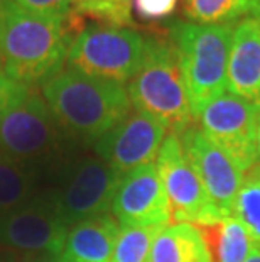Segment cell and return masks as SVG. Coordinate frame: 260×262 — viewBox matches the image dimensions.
I'll use <instances>...</instances> for the list:
<instances>
[{
	"label": "cell",
	"mask_w": 260,
	"mask_h": 262,
	"mask_svg": "<svg viewBox=\"0 0 260 262\" xmlns=\"http://www.w3.org/2000/svg\"><path fill=\"white\" fill-rule=\"evenodd\" d=\"M81 29L78 17L59 20L0 0V61L10 80L27 86L44 85L64 68L69 44Z\"/></svg>",
	"instance_id": "obj_1"
},
{
	"label": "cell",
	"mask_w": 260,
	"mask_h": 262,
	"mask_svg": "<svg viewBox=\"0 0 260 262\" xmlns=\"http://www.w3.org/2000/svg\"><path fill=\"white\" fill-rule=\"evenodd\" d=\"M42 97L61 130L91 146L132 112L122 83L88 76L73 68H63L44 83Z\"/></svg>",
	"instance_id": "obj_2"
},
{
	"label": "cell",
	"mask_w": 260,
	"mask_h": 262,
	"mask_svg": "<svg viewBox=\"0 0 260 262\" xmlns=\"http://www.w3.org/2000/svg\"><path fill=\"white\" fill-rule=\"evenodd\" d=\"M66 137L37 86L19 83L0 114V152L41 178L54 176L68 161Z\"/></svg>",
	"instance_id": "obj_3"
},
{
	"label": "cell",
	"mask_w": 260,
	"mask_h": 262,
	"mask_svg": "<svg viewBox=\"0 0 260 262\" xmlns=\"http://www.w3.org/2000/svg\"><path fill=\"white\" fill-rule=\"evenodd\" d=\"M132 107L162 120L169 132L182 134L195 124L178 53L169 37L147 36L142 68L127 85Z\"/></svg>",
	"instance_id": "obj_4"
},
{
	"label": "cell",
	"mask_w": 260,
	"mask_h": 262,
	"mask_svg": "<svg viewBox=\"0 0 260 262\" xmlns=\"http://www.w3.org/2000/svg\"><path fill=\"white\" fill-rule=\"evenodd\" d=\"M168 37L178 53L193 117L209 100L226 90V68L233 26H208L173 20Z\"/></svg>",
	"instance_id": "obj_5"
},
{
	"label": "cell",
	"mask_w": 260,
	"mask_h": 262,
	"mask_svg": "<svg viewBox=\"0 0 260 262\" xmlns=\"http://www.w3.org/2000/svg\"><path fill=\"white\" fill-rule=\"evenodd\" d=\"M147 37L132 27L90 24L76 32L66 64L88 76L124 85L142 68Z\"/></svg>",
	"instance_id": "obj_6"
},
{
	"label": "cell",
	"mask_w": 260,
	"mask_h": 262,
	"mask_svg": "<svg viewBox=\"0 0 260 262\" xmlns=\"http://www.w3.org/2000/svg\"><path fill=\"white\" fill-rule=\"evenodd\" d=\"M120 178V172L98 156H80L56 171L53 176L56 186L48 193L66 225L71 227L91 216L107 215Z\"/></svg>",
	"instance_id": "obj_7"
},
{
	"label": "cell",
	"mask_w": 260,
	"mask_h": 262,
	"mask_svg": "<svg viewBox=\"0 0 260 262\" xmlns=\"http://www.w3.org/2000/svg\"><path fill=\"white\" fill-rule=\"evenodd\" d=\"M156 166L176 224L208 227L223 219L193 169L178 134L168 132L159 149Z\"/></svg>",
	"instance_id": "obj_8"
},
{
	"label": "cell",
	"mask_w": 260,
	"mask_h": 262,
	"mask_svg": "<svg viewBox=\"0 0 260 262\" xmlns=\"http://www.w3.org/2000/svg\"><path fill=\"white\" fill-rule=\"evenodd\" d=\"M258 117V103L225 92L204 103L195 114V122L247 171L257 163Z\"/></svg>",
	"instance_id": "obj_9"
},
{
	"label": "cell",
	"mask_w": 260,
	"mask_h": 262,
	"mask_svg": "<svg viewBox=\"0 0 260 262\" xmlns=\"http://www.w3.org/2000/svg\"><path fill=\"white\" fill-rule=\"evenodd\" d=\"M69 227L48 191L0 216V247L14 252H41L61 257Z\"/></svg>",
	"instance_id": "obj_10"
},
{
	"label": "cell",
	"mask_w": 260,
	"mask_h": 262,
	"mask_svg": "<svg viewBox=\"0 0 260 262\" xmlns=\"http://www.w3.org/2000/svg\"><path fill=\"white\" fill-rule=\"evenodd\" d=\"M179 137L182 149L215 208L220 211L221 216L233 215L237 194L245 171L196 124L187 127L184 132L179 134Z\"/></svg>",
	"instance_id": "obj_11"
},
{
	"label": "cell",
	"mask_w": 260,
	"mask_h": 262,
	"mask_svg": "<svg viewBox=\"0 0 260 262\" xmlns=\"http://www.w3.org/2000/svg\"><path fill=\"white\" fill-rule=\"evenodd\" d=\"M168 125L156 117L134 110L93 144L95 156L125 174L139 166L154 163L168 136Z\"/></svg>",
	"instance_id": "obj_12"
},
{
	"label": "cell",
	"mask_w": 260,
	"mask_h": 262,
	"mask_svg": "<svg viewBox=\"0 0 260 262\" xmlns=\"http://www.w3.org/2000/svg\"><path fill=\"white\" fill-rule=\"evenodd\" d=\"M112 213L120 227L168 228L173 220L156 163L122 174L113 194Z\"/></svg>",
	"instance_id": "obj_13"
},
{
	"label": "cell",
	"mask_w": 260,
	"mask_h": 262,
	"mask_svg": "<svg viewBox=\"0 0 260 262\" xmlns=\"http://www.w3.org/2000/svg\"><path fill=\"white\" fill-rule=\"evenodd\" d=\"M226 90L260 105V20L243 19L233 26Z\"/></svg>",
	"instance_id": "obj_14"
},
{
	"label": "cell",
	"mask_w": 260,
	"mask_h": 262,
	"mask_svg": "<svg viewBox=\"0 0 260 262\" xmlns=\"http://www.w3.org/2000/svg\"><path fill=\"white\" fill-rule=\"evenodd\" d=\"M120 225L112 215H98L71 225L61 262H110Z\"/></svg>",
	"instance_id": "obj_15"
},
{
	"label": "cell",
	"mask_w": 260,
	"mask_h": 262,
	"mask_svg": "<svg viewBox=\"0 0 260 262\" xmlns=\"http://www.w3.org/2000/svg\"><path fill=\"white\" fill-rule=\"evenodd\" d=\"M200 228L211 250L213 262H245L255 249L247 228L235 215Z\"/></svg>",
	"instance_id": "obj_16"
},
{
	"label": "cell",
	"mask_w": 260,
	"mask_h": 262,
	"mask_svg": "<svg viewBox=\"0 0 260 262\" xmlns=\"http://www.w3.org/2000/svg\"><path fill=\"white\" fill-rule=\"evenodd\" d=\"M182 14L195 24L231 26L243 19L260 20V0H182Z\"/></svg>",
	"instance_id": "obj_17"
},
{
	"label": "cell",
	"mask_w": 260,
	"mask_h": 262,
	"mask_svg": "<svg viewBox=\"0 0 260 262\" xmlns=\"http://www.w3.org/2000/svg\"><path fill=\"white\" fill-rule=\"evenodd\" d=\"M42 178L0 152V216L39 194Z\"/></svg>",
	"instance_id": "obj_18"
},
{
	"label": "cell",
	"mask_w": 260,
	"mask_h": 262,
	"mask_svg": "<svg viewBox=\"0 0 260 262\" xmlns=\"http://www.w3.org/2000/svg\"><path fill=\"white\" fill-rule=\"evenodd\" d=\"M233 215L247 228L255 249H260V163H255L243 174Z\"/></svg>",
	"instance_id": "obj_19"
},
{
	"label": "cell",
	"mask_w": 260,
	"mask_h": 262,
	"mask_svg": "<svg viewBox=\"0 0 260 262\" xmlns=\"http://www.w3.org/2000/svg\"><path fill=\"white\" fill-rule=\"evenodd\" d=\"M134 0H69L73 17H91L102 24L120 27L134 26L132 19Z\"/></svg>",
	"instance_id": "obj_20"
},
{
	"label": "cell",
	"mask_w": 260,
	"mask_h": 262,
	"mask_svg": "<svg viewBox=\"0 0 260 262\" xmlns=\"http://www.w3.org/2000/svg\"><path fill=\"white\" fill-rule=\"evenodd\" d=\"M162 230L157 227H120L110 262H149L152 244Z\"/></svg>",
	"instance_id": "obj_21"
},
{
	"label": "cell",
	"mask_w": 260,
	"mask_h": 262,
	"mask_svg": "<svg viewBox=\"0 0 260 262\" xmlns=\"http://www.w3.org/2000/svg\"><path fill=\"white\" fill-rule=\"evenodd\" d=\"M27 12L44 15V17L66 20L69 19V0H14Z\"/></svg>",
	"instance_id": "obj_22"
},
{
	"label": "cell",
	"mask_w": 260,
	"mask_h": 262,
	"mask_svg": "<svg viewBox=\"0 0 260 262\" xmlns=\"http://www.w3.org/2000/svg\"><path fill=\"white\" fill-rule=\"evenodd\" d=\"M179 0H134L135 14L144 20H162L171 17Z\"/></svg>",
	"instance_id": "obj_23"
},
{
	"label": "cell",
	"mask_w": 260,
	"mask_h": 262,
	"mask_svg": "<svg viewBox=\"0 0 260 262\" xmlns=\"http://www.w3.org/2000/svg\"><path fill=\"white\" fill-rule=\"evenodd\" d=\"M2 259H4V262H59L58 255H53V254L14 252V250L2 252Z\"/></svg>",
	"instance_id": "obj_24"
},
{
	"label": "cell",
	"mask_w": 260,
	"mask_h": 262,
	"mask_svg": "<svg viewBox=\"0 0 260 262\" xmlns=\"http://www.w3.org/2000/svg\"><path fill=\"white\" fill-rule=\"evenodd\" d=\"M17 85L19 83L10 80L9 75L5 73L4 64H2V61H0V114H2L4 108L7 107V103L10 102V98H12Z\"/></svg>",
	"instance_id": "obj_25"
},
{
	"label": "cell",
	"mask_w": 260,
	"mask_h": 262,
	"mask_svg": "<svg viewBox=\"0 0 260 262\" xmlns=\"http://www.w3.org/2000/svg\"><path fill=\"white\" fill-rule=\"evenodd\" d=\"M245 262H260V249H253Z\"/></svg>",
	"instance_id": "obj_26"
},
{
	"label": "cell",
	"mask_w": 260,
	"mask_h": 262,
	"mask_svg": "<svg viewBox=\"0 0 260 262\" xmlns=\"http://www.w3.org/2000/svg\"><path fill=\"white\" fill-rule=\"evenodd\" d=\"M257 163H260V117L257 124Z\"/></svg>",
	"instance_id": "obj_27"
},
{
	"label": "cell",
	"mask_w": 260,
	"mask_h": 262,
	"mask_svg": "<svg viewBox=\"0 0 260 262\" xmlns=\"http://www.w3.org/2000/svg\"><path fill=\"white\" fill-rule=\"evenodd\" d=\"M0 262H4V259H2V252H0Z\"/></svg>",
	"instance_id": "obj_28"
},
{
	"label": "cell",
	"mask_w": 260,
	"mask_h": 262,
	"mask_svg": "<svg viewBox=\"0 0 260 262\" xmlns=\"http://www.w3.org/2000/svg\"><path fill=\"white\" fill-rule=\"evenodd\" d=\"M59 262H61V260H59Z\"/></svg>",
	"instance_id": "obj_29"
}]
</instances>
